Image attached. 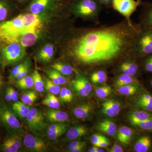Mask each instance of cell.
<instances>
[{"mask_svg":"<svg viewBox=\"0 0 152 152\" xmlns=\"http://www.w3.org/2000/svg\"><path fill=\"white\" fill-rule=\"evenodd\" d=\"M141 26L126 19L117 23L88 28L73 33L66 49L80 64L96 67L133 54Z\"/></svg>","mask_w":152,"mask_h":152,"instance_id":"6da1fadb","label":"cell"},{"mask_svg":"<svg viewBox=\"0 0 152 152\" xmlns=\"http://www.w3.org/2000/svg\"><path fill=\"white\" fill-rule=\"evenodd\" d=\"M69 10L75 16L99 23L104 7L99 0H71Z\"/></svg>","mask_w":152,"mask_h":152,"instance_id":"7a4b0ae2","label":"cell"},{"mask_svg":"<svg viewBox=\"0 0 152 152\" xmlns=\"http://www.w3.org/2000/svg\"><path fill=\"white\" fill-rule=\"evenodd\" d=\"M0 125L8 135H21L23 128L18 117L3 99L0 100Z\"/></svg>","mask_w":152,"mask_h":152,"instance_id":"3957f363","label":"cell"},{"mask_svg":"<svg viewBox=\"0 0 152 152\" xmlns=\"http://www.w3.org/2000/svg\"><path fill=\"white\" fill-rule=\"evenodd\" d=\"M25 48L18 42L6 44L0 50V66L4 68L21 61L26 55Z\"/></svg>","mask_w":152,"mask_h":152,"instance_id":"277c9868","label":"cell"},{"mask_svg":"<svg viewBox=\"0 0 152 152\" xmlns=\"http://www.w3.org/2000/svg\"><path fill=\"white\" fill-rule=\"evenodd\" d=\"M152 53V28L141 26L136 39L133 54L135 57L143 58Z\"/></svg>","mask_w":152,"mask_h":152,"instance_id":"5b68a950","label":"cell"},{"mask_svg":"<svg viewBox=\"0 0 152 152\" xmlns=\"http://www.w3.org/2000/svg\"><path fill=\"white\" fill-rule=\"evenodd\" d=\"M28 128L32 132L40 135L47 127L44 114L39 110L36 108H32L26 118Z\"/></svg>","mask_w":152,"mask_h":152,"instance_id":"8992f818","label":"cell"},{"mask_svg":"<svg viewBox=\"0 0 152 152\" xmlns=\"http://www.w3.org/2000/svg\"><path fill=\"white\" fill-rule=\"evenodd\" d=\"M142 0H113L112 7L118 12L129 22H132L131 17L138 7L141 5Z\"/></svg>","mask_w":152,"mask_h":152,"instance_id":"52a82bcc","label":"cell"},{"mask_svg":"<svg viewBox=\"0 0 152 152\" xmlns=\"http://www.w3.org/2000/svg\"><path fill=\"white\" fill-rule=\"evenodd\" d=\"M23 143L25 148L31 152H47L49 149L42 139L31 134L25 135L23 140Z\"/></svg>","mask_w":152,"mask_h":152,"instance_id":"ba28073f","label":"cell"},{"mask_svg":"<svg viewBox=\"0 0 152 152\" xmlns=\"http://www.w3.org/2000/svg\"><path fill=\"white\" fill-rule=\"evenodd\" d=\"M22 146L21 135L8 136L0 144V152H18Z\"/></svg>","mask_w":152,"mask_h":152,"instance_id":"9c48e42d","label":"cell"},{"mask_svg":"<svg viewBox=\"0 0 152 152\" xmlns=\"http://www.w3.org/2000/svg\"><path fill=\"white\" fill-rule=\"evenodd\" d=\"M133 54L127 58L120 64L117 72L120 74L134 77L138 73L140 68L136 61L132 60Z\"/></svg>","mask_w":152,"mask_h":152,"instance_id":"30bf717a","label":"cell"},{"mask_svg":"<svg viewBox=\"0 0 152 152\" xmlns=\"http://www.w3.org/2000/svg\"><path fill=\"white\" fill-rule=\"evenodd\" d=\"M62 1L60 0H31L28 6L31 13L39 15L44 11L55 5L56 2Z\"/></svg>","mask_w":152,"mask_h":152,"instance_id":"8fae6325","label":"cell"},{"mask_svg":"<svg viewBox=\"0 0 152 152\" xmlns=\"http://www.w3.org/2000/svg\"><path fill=\"white\" fill-rule=\"evenodd\" d=\"M139 24L142 27L152 28V1L142 3Z\"/></svg>","mask_w":152,"mask_h":152,"instance_id":"7c38bea8","label":"cell"},{"mask_svg":"<svg viewBox=\"0 0 152 152\" xmlns=\"http://www.w3.org/2000/svg\"><path fill=\"white\" fill-rule=\"evenodd\" d=\"M69 125L64 123H56L49 125L47 128V134L51 140L55 141L66 132Z\"/></svg>","mask_w":152,"mask_h":152,"instance_id":"4fadbf2b","label":"cell"},{"mask_svg":"<svg viewBox=\"0 0 152 152\" xmlns=\"http://www.w3.org/2000/svg\"><path fill=\"white\" fill-rule=\"evenodd\" d=\"M102 112L107 116L114 117L118 115L121 110V104L118 101L108 99L102 104Z\"/></svg>","mask_w":152,"mask_h":152,"instance_id":"5bb4252c","label":"cell"},{"mask_svg":"<svg viewBox=\"0 0 152 152\" xmlns=\"http://www.w3.org/2000/svg\"><path fill=\"white\" fill-rule=\"evenodd\" d=\"M40 31L41 29H35L26 32L20 38L18 42L25 48L32 46L39 39Z\"/></svg>","mask_w":152,"mask_h":152,"instance_id":"9a60e30c","label":"cell"},{"mask_svg":"<svg viewBox=\"0 0 152 152\" xmlns=\"http://www.w3.org/2000/svg\"><path fill=\"white\" fill-rule=\"evenodd\" d=\"M44 115L48 121L53 123H64L69 118L67 113L58 109L50 108L46 111Z\"/></svg>","mask_w":152,"mask_h":152,"instance_id":"2e32d148","label":"cell"},{"mask_svg":"<svg viewBox=\"0 0 152 152\" xmlns=\"http://www.w3.org/2000/svg\"><path fill=\"white\" fill-rule=\"evenodd\" d=\"M54 52L53 45L51 44H47L38 53L37 59L42 64H48L52 61Z\"/></svg>","mask_w":152,"mask_h":152,"instance_id":"e0dca14e","label":"cell"},{"mask_svg":"<svg viewBox=\"0 0 152 152\" xmlns=\"http://www.w3.org/2000/svg\"><path fill=\"white\" fill-rule=\"evenodd\" d=\"M93 110V106L87 103L76 106L73 109L72 113L77 118L86 119L89 117Z\"/></svg>","mask_w":152,"mask_h":152,"instance_id":"ac0fdd59","label":"cell"},{"mask_svg":"<svg viewBox=\"0 0 152 152\" xmlns=\"http://www.w3.org/2000/svg\"><path fill=\"white\" fill-rule=\"evenodd\" d=\"M88 129L83 125H77L68 129L66 133V140H74L86 134Z\"/></svg>","mask_w":152,"mask_h":152,"instance_id":"d6986e66","label":"cell"},{"mask_svg":"<svg viewBox=\"0 0 152 152\" xmlns=\"http://www.w3.org/2000/svg\"><path fill=\"white\" fill-rule=\"evenodd\" d=\"M96 129L99 132L110 136L115 135L117 133L115 124L112 121L108 119L103 120L98 123Z\"/></svg>","mask_w":152,"mask_h":152,"instance_id":"ffe728a7","label":"cell"},{"mask_svg":"<svg viewBox=\"0 0 152 152\" xmlns=\"http://www.w3.org/2000/svg\"><path fill=\"white\" fill-rule=\"evenodd\" d=\"M137 107L148 112H152V96L147 93L139 95L136 99Z\"/></svg>","mask_w":152,"mask_h":152,"instance_id":"44dd1931","label":"cell"},{"mask_svg":"<svg viewBox=\"0 0 152 152\" xmlns=\"http://www.w3.org/2000/svg\"><path fill=\"white\" fill-rule=\"evenodd\" d=\"M14 5L12 0H0V23L7 20Z\"/></svg>","mask_w":152,"mask_h":152,"instance_id":"7402d4cb","label":"cell"},{"mask_svg":"<svg viewBox=\"0 0 152 152\" xmlns=\"http://www.w3.org/2000/svg\"><path fill=\"white\" fill-rule=\"evenodd\" d=\"M133 131L131 128L126 126L121 127L117 132V138L124 145H129L130 142Z\"/></svg>","mask_w":152,"mask_h":152,"instance_id":"603a6c76","label":"cell"},{"mask_svg":"<svg viewBox=\"0 0 152 152\" xmlns=\"http://www.w3.org/2000/svg\"><path fill=\"white\" fill-rule=\"evenodd\" d=\"M31 106L27 105L22 102L18 101L12 104L11 108L15 112L18 118L23 119L26 118L29 112Z\"/></svg>","mask_w":152,"mask_h":152,"instance_id":"cb8c5ba5","label":"cell"},{"mask_svg":"<svg viewBox=\"0 0 152 152\" xmlns=\"http://www.w3.org/2000/svg\"><path fill=\"white\" fill-rule=\"evenodd\" d=\"M151 118H152V115L143 111L132 112L128 117L129 121L133 126Z\"/></svg>","mask_w":152,"mask_h":152,"instance_id":"d4e9b609","label":"cell"},{"mask_svg":"<svg viewBox=\"0 0 152 152\" xmlns=\"http://www.w3.org/2000/svg\"><path fill=\"white\" fill-rule=\"evenodd\" d=\"M45 72L48 74L49 79L54 83L58 85H65L67 83L69 80L54 69H47Z\"/></svg>","mask_w":152,"mask_h":152,"instance_id":"484cf974","label":"cell"},{"mask_svg":"<svg viewBox=\"0 0 152 152\" xmlns=\"http://www.w3.org/2000/svg\"><path fill=\"white\" fill-rule=\"evenodd\" d=\"M151 144V140L149 136H142L136 142L134 150L136 152H146L149 150Z\"/></svg>","mask_w":152,"mask_h":152,"instance_id":"4316f807","label":"cell"},{"mask_svg":"<svg viewBox=\"0 0 152 152\" xmlns=\"http://www.w3.org/2000/svg\"><path fill=\"white\" fill-rule=\"evenodd\" d=\"M139 81L134 77L120 74L115 80L117 88L130 84H138Z\"/></svg>","mask_w":152,"mask_h":152,"instance_id":"83f0119b","label":"cell"},{"mask_svg":"<svg viewBox=\"0 0 152 152\" xmlns=\"http://www.w3.org/2000/svg\"><path fill=\"white\" fill-rule=\"evenodd\" d=\"M52 68L54 69L64 76H69L72 75L74 72L73 68L69 64L58 62L53 64Z\"/></svg>","mask_w":152,"mask_h":152,"instance_id":"f1b7e54d","label":"cell"},{"mask_svg":"<svg viewBox=\"0 0 152 152\" xmlns=\"http://www.w3.org/2000/svg\"><path fill=\"white\" fill-rule=\"evenodd\" d=\"M60 101L59 99L57 98L56 95L49 94L42 101V104L51 109H58L61 106Z\"/></svg>","mask_w":152,"mask_h":152,"instance_id":"f546056e","label":"cell"},{"mask_svg":"<svg viewBox=\"0 0 152 152\" xmlns=\"http://www.w3.org/2000/svg\"><path fill=\"white\" fill-rule=\"evenodd\" d=\"M34 86L35 89L39 93H42L45 90V84L42 76L37 69L36 68L32 75Z\"/></svg>","mask_w":152,"mask_h":152,"instance_id":"4dcf8cb0","label":"cell"},{"mask_svg":"<svg viewBox=\"0 0 152 152\" xmlns=\"http://www.w3.org/2000/svg\"><path fill=\"white\" fill-rule=\"evenodd\" d=\"M90 79L93 84H102L107 81V75L105 71L99 70L91 74Z\"/></svg>","mask_w":152,"mask_h":152,"instance_id":"1f68e13d","label":"cell"},{"mask_svg":"<svg viewBox=\"0 0 152 152\" xmlns=\"http://www.w3.org/2000/svg\"><path fill=\"white\" fill-rule=\"evenodd\" d=\"M38 99L37 93L33 90L26 91L21 96V102L27 105L31 106Z\"/></svg>","mask_w":152,"mask_h":152,"instance_id":"d6a6232c","label":"cell"},{"mask_svg":"<svg viewBox=\"0 0 152 152\" xmlns=\"http://www.w3.org/2000/svg\"><path fill=\"white\" fill-rule=\"evenodd\" d=\"M139 90L138 84H130L119 87L117 89L118 92L121 94L130 96L134 95Z\"/></svg>","mask_w":152,"mask_h":152,"instance_id":"836d02e7","label":"cell"},{"mask_svg":"<svg viewBox=\"0 0 152 152\" xmlns=\"http://www.w3.org/2000/svg\"><path fill=\"white\" fill-rule=\"evenodd\" d=\"M15 82L21 89H30L34 87L32 76L26 75Z\"/></svg>","mask_w":152,"mask_h":152,"instance_id":"e575fe53","label":"cell"},{"mask_svg":"<svg viewBox=\"0 0 152 152\" xmlns=\"http://www.w3.org/2000/svg\"><path fill=\"white\" fill-rule=\"evenodd\" d=\"M75 81L84 89L91 93L92 91L93 87L89 82L83 76L77 73Z\"/></svg>","mask_w":152,"mask_h":152,"instance_id":"d590c367","label":"cell"},{"mask_svg":"<svg viewBox=\"0 0 152 152\" xmlns=\"http://www.w3.org/2000/svg\"><path fill=\"white\" fill-rule=\"evenodd\" d=\"M30 62V59H27L24 61L23 62L20 63L18 64L17 65L12 68L10 75L8 76L9 80L11 82H14L15 78L17 75L20 73V72L27 65V64Z\"/></svg>","mask_w":152,"mask_h":152,"instance_id":"8d00e7d4","label":"cell"},{"mask_svg":"<svg viewBox=\"0 0 152 152\" xmlns=\"http://www.w3.org/2000/svg\"><path fill=\"white\" fill-rule=\"evenodd\" d=\"M45 89L50 94L55 95L59 94L61 89L59 85L54 83L50 79L46 80L45 85Z\"/></svg>","mask_w":152,"mask_h":152,"instance_id":"74e56055","label":"cell"},{"mask_svg":"<svg viewBox=\"0 0 152 152\" xmlns=\"http://www.w3.org/2000/svg\"><path fill=\"white\" fill-rule=\"evenodd\" d=\"M112 89L110 86H104L98 87L96 90V94L98 97L104 99L111 94Z\"/></svg>","mask_w":152,"mask_h":152,"instance_id":"f35d334b","label":"cell"},{"mask_svg":"<svg viewBox=\"0 0 152 152\" xmlns=\"http://www.w3.org/2000/svg\"><path fill=\"white\" fill-rule=\"evenodd\" d=\"M71 85L75 93L78 96L85 98L88 97L90 93L86 91V90L82 88L81 87H80L79 85L75 81V80L71 82Z\"/></svg>","mask_w":152,"mask_h":152,"instance_id":"ab89813d","label":"cell"},{"mask_svg":"<svg viewBox=\"0 0 152 152\" xmlns=\"http://www.w3.org/2000/svg\"><path fill=\"white\" fill-rule=\"evenodd\" d=\"M142 66L144 70L152 73V53L143 58Z\"/></svg>","mask_w":152,"mask_h":152,"instance_id":"60d3db41","label":"cell"},{"mask_svg":"<svg viewBox=\"0 0 152 152\" xmlns=\"http://www.w3.org/2000/svg\"><path fill=\"white\" fill-rule=\"evenodd\" d=\"M133 126L145 130H152V118L137 123Z\"/></svg>","mask_w":152,"mask_h":152,"instance_id":"b9f144b4","label":"cell"},{"mask_svg":"<svg viewBox=\"0 0 152 152\" xmlns=\"http://www.w3.org/2000/svg\"><path fill=\"white\" fill-rule=\"evenodd\" d=\"M31 61L28 63L27 65L17 75L16 77L15 78V80H14V82L18 80H20V79L22 78L23 77L27 75L29 71L30 66H31Z\"/></svg>","mask_w":152,"mask_h":152,"instance_id":"7bdbcfd3","label":"cell"},{"mask_svg":"<svg viewBox=\"0 0 152 152\" xmlns=\"http://www.w3.org/2000/svg\"><path fill=\"white\" fill-rule=\"evenodd\" d=\"M67 88L65 87L62 88L59 93L60 101L63 103H68L66 94Z\"/></svg>","mask_w":152,"mask_h":152,"instance_id":"ee69618b","label":"cell"},{"mask_svg":"<svg viewBox=\"0 0 152 152\" xmlns=\"http://www.w3.org/2000/svg\"><path fill=\"white\" fill-rule=\"evenodd\" d=\"M103 137L104 136L101 135L99 134H94L91 136V138H90V140H91V142L94 145V146H95L99 143V142Z\"/></svg>","mask_w":152,"mask_h":152,"instance_id":"f6af8a7d","label":"cell"},{"mask_svg":"<svg viewBox=\"0 0 152 152\" xmlns=\"http://www.w3.org/2000/svg\"><path fill=\"white\" fill-rule=\"evenodd\" d=\"M110 145V142H109L108 139L104 136L101 139V140L99 142V143L97 144L95 146L99 147V148H106L108 146Z\"/></svg>","mask_w":152,"mask_h":152,"instance_id":"bcb514c9","label":"cell"},{"mask_svg":"<svg viewBox=\"0 0 152 152\" xmlns=\"http://www.w3.org/2000/svg\"><path fill=\"white\" fill-rule=\"evenodd\" d=\"M4 101L7 102H12V98H11V94L10 91V86L7 87L4 91Z\"/></svg>","mask_w":152,"mask_h":152,"instance_id":"7dc6e473","label":"cell"},{"mask_svg":"<svg viewBox=\"0 0 152 152\" xmlns=\"http://www.w3.org/2000/svg\"><path fill=\"white\" fill-rule=\"evenodd\" d=\"M10 89L11 92L12 102H17L18 100V92L12 87L10 86Z\"/></svg>","mask_w":152,"mask_h":152,"instance_id":"c3c4849f","label":"cell"},{"mask_svg":"<svg viewBox=\"0 0 152 152\" xmlns=\"http://www.w3.org/2000/svg\"><path fill=\"white\" fill-rule=\"evenodd\" d=\"M85 142L80 141H75L71 142L68 146V150L75 148L80 145L83 143Z\"/></svg>","mask_w":152,"mask_h":152,"instance_id":"681fc988","label":"cell"},{"mask_svg":"<svg viewBox=\"0 0 152 152\" xmlns=\"http://www.w3.org/2000/svg\"><path fill=\"white\" fill-rule=\"evenodd\" d=\"M110 152H123L124 150L122 147L117 144L114 143L111 148L109 151Z\"/></svg>","mask_w":152,"mask_h":152,"instance_id":"f907efd6","label":"cell"},{"mask_svg":"<svg viewBox=\"0 0 152 152\" xmlns=\"http://www.w3.org/2000/svg\"><path fill=\"white\" fill-rule=\"evenodd\" d=\"M86 146V142H84L83 143L82 145H80L75 148L72 149L68 150V151L70 152H80L83 151Z\"/></svg>","mask_w":152,"mask_h":152,"instance_id":"816d5d0a","label":"cell"},{"mask_svg":"<svg viewBox=\"0 0 152 152\" xmlns=\"http://www.w3.org/2000/svg\"><path fill=\"white\" fill-rule=\"evenodd\" d=\"M66 94L68 103L71 102L74 99V95L70 89L67 88Z\"/></svg>","mask_w":152,"mask_h":152,"instance_id":"f5cc1de1","label":"cell"},{"mask_svg":"<svg viewBox=\"0 0 152 152\" xmlns=\"http://www.w3.org/2000/svg\"><path fill=\"white\" fill-rule=\"evenodd\" d=\"M4 84V77L1 75H0V100L3 99L2 90Z\"/></svg>","mask_w":152,"mask_h":152,"instance_id":"db71d44e","label":"cell"},{"mask_svg":"<svg viewBox=\"0 0 152 152\" xmlns=\"http://www.w3.org/2000/svg\"><path fill=\"white\" fill-rule=\"evenodd\" d=\"M103 6L111 7L112 2L113 0H99Z\"/></svg>","mask_w":152,"mask_h":152,"instance_id":"11a10c76","label":"cell"},{"mask_svg":"<svg viewBox=\"0 0 152 152\" xmlns=\"http://www.w3.org/2000/svg\"><path fill=\"white\" fill-rule=\"evenodd\" d=\"M104 151L103 149L101 148L96 147L95 146L91 147L88 151L89 152H104Z\"/></svg>","mask_w":152,"mask_h":152,"instance_id":"9f6ffc18","label":"cell"},{"mask_svg":"<svg viewBox=\"0 0 152 152\" xmlns=\"http://www.w3.org/2000/svg\"><path fill=\"white\" fill-rule=\"evenodd\" d=\"M12 1L14 3H16L20 4H24L28 2L30 3L31 0H12Z\"/></svg>","mask_w":152,"mask_h":152,"instance_id":"6f0895ef","label":"cell"},{"mask_svg":"<svg viewBox=\"0 0 152 152\" xmlns=\"http://www.w3.org/2000/svg\"><path fill=\"white\" fill-rule=\"evenodd\" d=\"M151 86L152 87V79L151 80Z\"/></svg>","mask_w":152,"mask_h":152,"instance_id":"680465c9","label":"cell"},{"mask_svg":"<svg viewBox=\"0 0 152 152\" xmlns=\"http://www.w3.org/2000/svg\"><path fill=\"white\" fill-rule=\"evenodd\" d=\"M1 75V71H0V75Z\"/></svg>","mask_w":152,"mask_h":152,"instance_id":"91938a15","label":"cell"},{"mask_svg":"<svg viewBox=\"0 0 152 152\" xmlns=\"http://www.w3.org/2000/svg\"><path fill=\"white\" fill-rule=\"evenodd\" d=\"M60 1H65V0H60ZM70 1H71V0H70Z\"/></svg>","mask_w":152,"mask_h":152,"instance_id":"94428289","label":"cell"},{"mask_svg":"<svg viewBox=\"0 0 152 152\" xmlns=\"http://www.w3.org/2000/svg\"><path fill=\"white\" fill-rule=\"evenodd\" d=\"M0 141H1V136H0Z\"/></svg>","mask_w":152,"mask_h":152,"instance_id":"6125c7cd","label":"cell"}]
</instances>
